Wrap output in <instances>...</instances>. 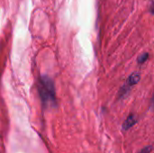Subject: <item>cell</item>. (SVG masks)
Segmentation results:
<instances>
[{
	"label": "cell",
	"mask_w": 154,
	"mask_h": 153,
	"mask_svg": "<svg viewBox=\"0 0 154 153\" xmlns=\"http://www.w3.org/2000/svg\"><path fill=\"white\" fill-rule=\"evenodd\" d=\"M39 93L42 101L46 106H53L55 104L54 85L51 78L43 77L39 82Z\"/></svg>",
	"instance_id": "cell-1"
},
{
	"label": "cell",
	"mask_w": 154,
	"mask_h": 153,
	"mask_svg": "<svg viewBox=\"0 0 154 153\" xmlns=\"http://www.w3.org/2000/svg\"><path fill=\"white\" fill-rule=\"evenodd\" d=\"M136 123H137L136 117H135L134 115H129V116L127 117V119L125 121V123H124V124H123V129L126 131V130L130 129L131 127H133Z\"/></svg>",
	"instance_id": "cell-2"
},
{
	"label": "cell",
	"mask_w": 154,
	"mask_h": 153,
	"mask_svg": "<svg viewBox=\"0 0 154 153\" xmlns=\"http://www.w3.org/2000/svg\"><path fill=\"white\" fill-rule=\"evenodd\" d=\"M139 80H140V75L138 73H134V74L131 75L127 80L128 87H133V86L136 85L139 82Z\"/></svg>",
	"instance_id": "cell-3"
},
{
	"label": "cell",
	"mask_w": 154,
	"mask_h": 153,
	"mask_svg": "<svg viewBox=\"0 0 154 153\" xmlns=\"http://www.w3.org/2000/svg\"><path fill=\"white\" fill-rule=\"evenodd\" d=\"M148 57H149V54H148V53H143L142 56L139 57L138 62H139V63H143V62L148 59Z\"/></svg>",
	"instance_id": "cell-4"
},
{
	"label": "cell",
	"mask_w": 154,
	"mask_h": 153,
	"mask_svg": "<svg viewBox=\"0 0 154 153\" xmlns=\"http://www.w3.org/2000/svg\"><path fill=\"white\" fill-rule=\"evenodd\" d=\"M152 151V146H148V147L143 148L139 153H151Z\"/></svg>",
	"instance_id": "cell-5"
}]
</instances>
